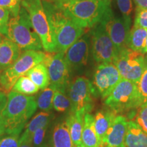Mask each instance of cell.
I'll return each instance as SVG.
<instances>
[{
	"label": "cell",
	"instance_id": "obj_32",
	"mask_svg": "<svg viewBox=\"0 0 147 147\" xmlns=\"http://www.w3.org/2000/svg\"><path fill=\"white\" fill-rule=\"evenodd\" d=\"M10 15V11L0 7V36L7 37Z\"/></svg>",
	"mask_w": 147,
	"mask_h": 147
},
{
	"label": "cell",
	"instance_id": "obj_29",
	"mask_svg": "<svg viewBox=\"0 0 147 147\" xmlns=\"http://www.w3.org/2000/svg\"><path fill=\"white\" fill-rule=\"evenodd\" d=\"M50 124H47L40 127L34 132L32 135V144L34 147H40L45 143V138L47 137L48 129Z\"/></svg>",
	"mask_w": 147,
	"mask_h": 147
},
{
	"label": "cell",
	"instance_id": "obj_37",
	"mask_svg": "<svg viewBox=\"0 0 147 147\" xmlns=\"http://www.w3.org/2000/svg\"><path fill=\"white\" fill-rule=\"evenodd\" d=\"M18 147H34L32 144V136L21 134Z\"/></svg>",
	"mask_w": 147,
	"mask_h": 147
},
{
	"label": "cell",
	"instance_id": "obj_3",
	"mask_svg": "<svg viewBox=\"0 0 147 147\" xmlns=\"http://www.w3.org/2000/svg\"><path fill=\"white\" fill-rule=\"evenodd\" d=\"M37 108L36 96L10 91L7 94L6 104L3 112L4 134H21Z\"/></svg>",
	"mask_w": 147,
	"mask_h": 147
},
{
	"label": "cell",
	"instance_id": "obj_9",
	"mask_svg": "<svg viewBox=\"0 0 147 147\" xmlns=\"http://www.w3.org/2000/svg\"><path fill=\"white\" fill-rule=\"evenodd\" d=\"M71 103L70 113H91L94 107L92 82L84 76H79L69 82L66 89Z\"/></svg>",
	"mask_w": 147,
	"mask_h": 147
},
{
	"label": "cell",
	"instance_id": "obj_5",
	"mask_svg": "<svg viewBox=\"0 0 147 147\" xmlns=\"http://www.w3.org/2000/svg\"><path fill=\"white\" fill-rule=\"evenodd\" d=\"M47 53L42 51H25L21 53L12 65L0 72V87L2 91L8 93L20 77L44 61Z\"/></svg>",
	"mask_w": 147,
	"mask_h": 147
},
{
	"label": "cell",
	"instance_id": "obj_14",
	"mask_svg": "<svg viewBox=\"0 0 147 147\" xmlns=\"http://www.w3.org/2000/svg\"><path fill=\"white\" fill-rule=\"evenodd\" d=\"M89 42L87 36L81 37L65 53V59L70 71H78L87 64Z\"/></svg>",
	"mask_w": 147,
	"mask_h": 147
},
{
	"label": "cell",
	"instance_id": "obj_7",
	"mask_svg": "<svg viewBox=\"0 0 147 147\" xmlns=\"http://www.w3.org/2000/svg\"><path fill=\"white\" fill-rule=\"evenodd\" d=\"M21 6L28 12L33 28L40 37L44 50L55 53L50 24L42 0H22Z\"/></svg>",
	"mask_w": 147,
	"mask_h": 147
},
{
	"label": "cell",
	"instance_id": "obj_20",
	"mask_svg": "<svg viewBox=\"0 0 147 147\" xmlns=\"http://www.w3.org/2000/svg\"><path fill=\"white\" fill-rule=\"evenodd\" d=\"M125 144V147H147V134L133 121L128 122Z\"/></svg>",
	"mask_w": 147,
	"mask_h": 147
},
{
	"label": "cell",
	"instance_id": "obj_8",
	"mask_svg": "<svg viewBox=\"0 0 147 147\" xmlns=\"http://www.w3.org/2000/svg\"><path fill=\"white\" fill-rule=\"evenodd\" d=\"M113 63L117 67L121 78L138 84L146 67L147 59L144 53L125 48L119 51Z\"/></svg>",
	"mask_w": 147,
	"mask_h": 147
},
{
	"label": "cell",
	"instance_id": "obj_13",
	"mask_svg": "<svg viewBox=\"0 0 147 147\" xmlns=\"http://www.w3.org/2000/svg\"><path fill=\"white\" fill-rule=\"evenodd\" d=\"M104 23L117 52L127 48V42L131 30V19H127L123 17L117 18L114 16L113 13Z\"/></svg>",
	"mask_w": 147,
	"mask_h": 147
},
{
	"label": "cell",
	"instance_id": "obj_16",
	"mask_svg": "<svg viewBox=\"0 0 147 147\" xmlns=\"http://www.w3.org/2000/svg\"><path fill=\"white\" fill-rule=\"evenodd\" d=\"M21 50L17 45L2 36L0 39V72L8 68L18 59Z\"/></svg>",
	"mask_w": 147,
	"mask_h": 147
},
{
	"label": "cell",
	"instance_id": "obj_43",
	"mask_svg": "<svg viewBox=\"0 0 147 147\" xmlns=\"http://www.w3.org/2000/svg\"><path fill=\"white\" fill-rule=\"evenodd\" d=\"M0 91H2V90H1V87H0Z\"/></svg>",
	"mask_w": 147,
	"mask_h": 147
},
{
	"label": "cell",
	"instance_id": "obj_44",
	"mask_svg": "<svg viewBox=\"0 0 147 147\" xmlns=\"http://www.w3.org/2000/svg\"><path fill=\"white\" fill-rule=\"evenodd\" d=\"M1 37H2V36H0V39H1Z\"/></svg>",
	"mask_w": 147,
	"mask_h": 147
},
{
	"label": "cell",
	"instance_id": "obj_31",
	"mask_svg": "<svg viewBox=\"0 0 147 147\" xmlns=\"http://www.w3.org/2000/svg\"><path fill=\"white\" fill-rule=\"evenodd\" d=\"M22 0H0V7L10 11V15H18L21 6Z\"/></svg>",
	"mask_w": 147,
	"mask_h": 147
},
{
	"label": "cell",
	"instance_id": "obj_24",
	"mask_svg": "<svg viewBox=\"0 0 147 147\" xmlns=\"http://www.w3.org/2000/svg\"><path fill=\"white\" fill-rule=\"evenodd\" d=\"M51 120L52 115L51 113L40 111L35 115L30 121H29L22 134L32 136L34 132L36 131L38 129L47 124H50Z\"/></svg>",
	"mask_w": 147,
	"mask_h": 147
},
{
	"label": "cell",
	"instance_id": "obj_39",
	"mask_svg": "<svg viewBox=\"0 0 147 147\" xmlns=\"http://www.w3.org/2000/svg\"><path fill=\"white\" fill-rule=\"evenodd\" d=\"M142 53H147V37H146V40H145L144 47V49H143Z\"/></svg>",
	"mask_w": 147,
	"mask_h": 147
},
{
	"label": "cell",
	"instance_id": "obj_4",
	"mask_svg": "<svg viewBox=\"0 0 147 147\" xmlns=\"http://www.w3.org/2000/svg\"><path fill=\"white\" fill-rule=\"evenodd\" d=\"M7 38L17 45L21 51L43 49L41 40L33 28L28 12L22 6L18 15L10 18Z\"/></svg>",
	"mask_w": 147,
	"mask_h": 147
},
{
	"label": "cell",
	"instance_id": "obj_26",
	"mask_svg": "<svg viewBox=\"0 0 147 147\" xmlns=\"http://www.w3.org/2000/svg\"><path fill=\"white\" fill-rule=\"evenodd\" d=\"M39 90L28 76L24 75L16 80L11 91L25 95H34L38 93Z\"/></svg>",
	"mask_w": 147,
	"mask_h": 147
},
{
	"label": "cell",
	"instance_id": "obj_25",
	"mask_svg": "<svg viewBox=\"0 0 147 147\" xmlns=\"http://www.w3.org/2000/svg\"><path fill=\"white\" fill-rule=\"evenodd\" d=\"M56 89L53 86L49 85L46 89L42 90L36 97L37 107L40 111L51 113L53 109V102Z\"/></svg>",
	"mask_w": 147,
	"mask_h": 147
},
{
	"label": "cell",
	"instance_id": "obj_15",
	"mask_svg": "<svg viewBox=\"0 0 147 147\" xmlns=\"http://www.w3.org/2000/svg\"><path fill=\"white\" fill-rule=\"evenodd\" d=\"M127 125V119L125 116H117L106 134L103 147H125Z\"/></svg>",
	"mask_w": 147,
	"mask_h": 147
},
{
	"label": "cell",
	"instance_id": "obj_22",
	"mask_svg": "<svg viewBox=\"0 0 147 147\" xmlns=\"http://www.w3.org/2000/svg\"><path fill=\"white\" fill-rule=\"evenodd\" d=\"M40 90L46 89L50 85L49 71L47 67L44 63H39L34 66L26 74Z\"/></svg>",
	"mask_w": 147,
	"mask_h": 147
},
{
	"label": "cell",
	"instance_id": "obj_33",
	"mask_svg": "<svg viewBox=\"0 0 147 147\" xmlns=\"http://www.w3.org/2000/svg\"><path fill=\"white\" fill-rule=\"evenodd\" d=\"M117 3L123 17L131 19V14L133 10L132 0H117Z\"/></svg>",
	"mask_w": 147,
	"mask_h": 147
},
{
	"label": "cell",
	"instance_id": "obj_40",
	"mask_svg": "<svg viewBox=\"0 0 147 147\" xmlns=\"http://www.w3.org/2000/svg\"><path fill=\"white\" fill-rule=\"evenodd\" d=\"M78 1V0H57V1H62V2H65V1Z\"/></svg>",
	"mask_w": 147,
	"mask_h": 147
},
{
	"label": "cell",
	"instance_id": "obj_10",
	"mask_svg": "<svg viewBox=\"0 0 147 147\" xmlns=\"http://www.w3.org/2000/svg\"><path fill=\"white\" fill-rule=\"evenodd\" d=\"M117 50L106 30L104 22L93 27L92 30V54L98 64L113 63Z\"/></svg>",
	"mask_w": 147,
	"mask_h": 147
},
{
	"label": "cell",
	"instance_id": "obj_45",
	"mask_svg": "<svg viewBox=\"0 0 147 147\" xmlns=\"http://www.w3.org/2000/svg\"><path fill=\"white\" fill-rule=\"evenodd\" d=\"M0 92H1V91H0Z\"/></svg>",
	"mask_w": 147,
	"mask_h": 147
},
{
	"label": "cell",
	"instance_id": "obj_21",
	"mask_svg": "<svg viewBox=\"0 0 147 147\" xmlns=\"http://www.w3.org/2000/svg\"><path fill=\"white\" fill-rule=\"evenodd\" d=\"M82 144L87 147H102L95 131L94 117L87 113L84 117V125L82 133Z\"/></svg>",
	"mask_w": 147,
	"mask_h": 147
},
{
	"label": "cell",
	"instance_id": "obj_11",
	"mask_svg": "<svg viewBox=\"0 0 147 147\" xmlns=\"http://www.w3.org/2000/svg\"><path fill=\"white\" fill-rule=\"evenodd\" d=\"M121 79L120 73L113 63L99 64L92 82L94 97L105 100Z\"/></svg>",
	"mask_w": 147,
	"mask_h": 147
},
{
	"label": "cell",
	"instance_id": "obj_38",
	"mask_svg": "<svg viewBox=\"0 0 147 147\" xmlns=\"http://www.w3.org/2000/svg\"><path fill=\"white\" fill-rule=\"evenodd\" d=\"M136 9H147V0H134Z\"/></svg>",
	"mask_w": 147,
	"mask_h": 147
},
{
	"label": "cell",
	"instance_id": "obj_23",
	"mask_svg": "<svg viewBox=\"0 0 147 147\" xmlns=\"http://www.w3.org/2000/svg\"><path fill=\"white\" fill-rule=\"evenodd\" d=\"M146 37L147 29L134 26L129 34L127 47L134 51L142 53Z\"/></svg>",
	"mask_w": 147,
	"mask_h": 147
},
{
	"label": "cell",
	"instance_id": "obj_42",
	"mask_svg": "<svg viewBox=\"0 0 147 147\" xmlns=\"http://www.w3.org/2000/svg\"><path fill=\"white\" fill-rule=\"evenodd\" d=\"M74 147H87V146H84V144H80L78 145V146H74Z\"/></svg>",
	"mask_w": 147,
	"mask_h": 147
},
{
	"label": "cell",
	"instance_id": "obj_18",
	"mask_svg": "<svg viewBox=\"0 0 147 147\" xmlns=\"http://www.w3.org/2000/svg\"><path fill=\"white\" fill-rule=\"evenodd\" d=\"M116 113L110 109L102 110L97 112L94 117L95 131L103 147L104 140L108 130L116 118Z\"/></svg>",
	"mask_w": 147,
	"mask_h": 147
},
{
	"label": "cell",
	"instance_id": "obj_36",
	"mask_svg": "<svg viewBox=\"0 0 147 147\" xmlns=\"http://www.w3.org/2000/svg\"><path fill=\"white\" fill-rule=\"evenodd\" d=\"M7 94L4 92H0V136L4 134V127L3 122V112L7 102Z\"/></svg>",
	"mask_w": 147,
	"mask_h": 147
},
{
	"label": "cell",
	"instance_id": "obj_12",
	"mask_svg": "<svg viewBox=\"0 0 147 147\" xmlns=\"http://www.w3.org/2000/svg\"><path fill=\"white\" fill-rule=\"evenodd\" d=\"M42 63L47 67L50 85L56 89H67L71 71L65 61V53H47Z\"/></svg>",
	"mask_w": 147,
	"mask_h": 147
},
{
	"label": "cell",
	"instance_id": "obj_35",
	"mask_svg": "<svg viewBox=\"0 0 147 147\" xmlns=\"http://www.w3.org/2000/svg\"><path fill=\"white\" fill-rule=\"evenodd\" d=\"M134 26L147 29V9H136Z\"/></svg>",
	"mask_w": 147,
	"mask_h": 147
},
{
	"label": "cell",
	"instance_id": "obj_19",
	"mask_svg": "<svg viewBox=\"0 0 147 147\" xmlns=\"http://www.w3.org/2000/svg\"><path fill=\"white\" fill-rule=\"evenodd\" d=\"M85 114L83 111L70 113L66 119L71 140L74 146L82 144V133Z\"/></svg>",
	"mask_w": 147,
	"mask_h": 147
},
{
	"label": "cell",
	"instance_id": "obj_27",
	"mask_svg": "<svg viewBox=\"0 0 147 147\" xmlns=\"http://www.w3.org/2000/svg\"><path fill=\"white\" fill-rule=\"evenodd\" d=\"M53 109L57 113H64L70 112L71 103L66 90H55L53 102Z\"/></svg>",
	"mask_w": 147,
	"mask_h": 147
},
{
	"label": "cell",
	"instance_id": "obj_1",
	"mask_svg": "<svg viewBox=\"0 0 147 147\" xmlns=\"http://www.w3.org/2000/svg\"><path fill=\"white\" fill-rule=\"evenodd\" d=\"M50 24L54 53H65L84 34V29L69 18L56 4L42 1Z\"/></svg>",
	"mask_w": 147,
	"mask_h": 147
},
{
	"label": "cell",
	"instance_id": "obj_34",
	"mask_svg": "<svg viewBox=\"0 0 147 147\" xmlns=\"http://www.w3.org/2000/svg\"><path fill=\"white\" fill-rule=\"evenodd\" d=\"M138 87L141 100L144 104L147 102V65L138 83Z\"/></svg>",
	"mask_w": 147,
	"mask_h": 147
},
{
	"label": "cell",
	"instance_id": "obj_41",
	"mask_svg": "<svg viewBox=\"0 0 147 147\" xmlns=\"http://www.w3.org/2000/svg\"><path fill=\"white\" fill-rule=\"evenodd\" d=\"M40 147H50V146H49V144H48L47 142H45L44 143V144H42Z\"/></svg>",
	"mask_w": 147,
	"mask_h": 147
},
{
	"label": "cell",
	"instance_id": "obj_2",
	"mask_svg": "<svg viewBox=\"0 0 147 147\" xmlns=\"http://www.w3.org/2000/svg\"><path fill=\"white\" fill-rule=\"evenodd\" d=\"M56 5L82 28L93 27L113 14L110 0L57 1Z\"/></svg>",
	"mask_w": 147,
	"mask_h": 147
},
{
	"label": "cell",
	"instance_id": "obj_28",
	"mask_svg": "<svg viewBox=\"0 0 147 147\" xmlns=\"http://www.w3.org/2000/svg\"><path fill=\"white\" fill-rule=\"evenodd\" d=\"M21 134H4L0 136V147H18Z\"/></svg>",
	"mask_w": 147,
	"mask_h": 147
},
{
	"label": "cell",
	"instance_id": "obj_17",
	"mask_svg": "<svg viewBox=\"0 0 147 147\" xmlns=\"http://www.w3.org/2000/svg\"><path fill=\"white\" fill-rule=\"evenodd\" d=\"M50 147H74L66 119L55 123L51 135Z\"/></svg>",
	"mask_w": 147,
	"mask_h": 147
},
{
	"label": "cell",
	"instance_id": "obj_6",
	"mask_svg": "<svg viewBox=\"0 0 147 147\" xmlns=\"http://www.w3.org/2000/svg\"><path fill=\"white\" fill-rule=\"evenodd\" d=\"M104 104L116 113H124L140 107L142 102L138 84L122 78L104 100Z\"/></svg>",
	"mask_w": 147,
	"mask_h": 147
},
{
	"label": "cell",
	"instance_id": "obj_30",
	"mask_svg": "<svg viewBox=\"0 0 147 147\" xmlns=\"http://www.w3.org/2000/svg\"><path fill=\"white\" fill-rule=\"evenodd\" d=\"M137 115L136 117V122L140 127L147 134V102L142 104L139 107Z\"/></svg>",
	"mask_w": 147,
	"mask_h": 147
}]
</instances>
